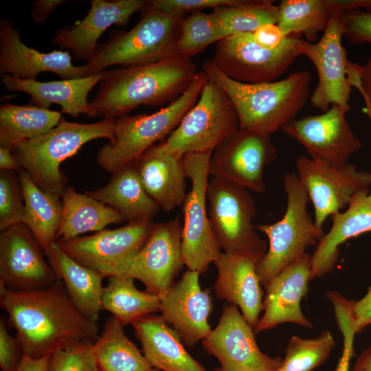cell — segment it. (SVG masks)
Listing matches in <instances>:
<instances>
[{
	"instance_id": "d4e9b609",
	"label": "cell",
	"mask_w": 371,
	"mask_h": 371,
	"mask_svg": "<svg viewBox=\"0 0 371 371\" xmlns=\"http://www.w3.org/2000/svg\"><path fill=\"white\" fill-rule=\"evenodd\" d=\"M104 76V70L81 78L43 82L5 75L2 77V83L7 91L29 94L30 105L49 109L52 104H58L62 113L73 117L80 114L95 116L87 97Z\"/></svg>"
},
{
	"instance_id": "f5cc1de1",
	"label": "cell",
	"mask_w": 371,
	"mask_h": 371,
	"mask_svg": "<svg viewBox=\"0 0 371 371\" xmlns=\"http://www.w3.org/2000/svg\"><path fill=\"white\" fill-rule=\"evenodd\" d=\"M0 169L18 172L22 170L12 151L4 147H0Z\"/></svg>"
},
{
	"instance_id": "7a4b0ae2",
	"label": "cell",
	"mask_w": 371,
	"mask_h": 371,
	"mask_svg": "<svg viewBox=\"0 0 371 371\" xmlns=\"http://www.w3.org/2000/svg\"><path fill=\"white\" fill-rule=\"evenodd\" d=\"M198 72L191 58L180 54L148 64L104 70L91 107L95 116L116 118L140 105L171 103L186 91Z\"/></svg>"
},
{
	"instance_id": "e0dca14e",
	"label": "cell",
	"mask_w": 371,
	"mask_h": 371,
	"mask_svg": "<svg viewBox=\"0 0 371 371\" xmlns=\"http://www.w3.org/2000/svg\"><path fill=\"white\" fill-rule=\"evenodd\" d=\"M346 114L340 107L333 104L322 114L294 119L280 130L302 145L311 157L343 167L362 146Z\"/></svg>"
},
{
	"instance_id": "484cf974",
	"label": "cell",
	"mask_w": 371,
	"mask_h": 371,
	"mask_svg": "<svg viewBox=\"0 0 371 371\" xmlns=\"http://www.w3.org/2000/svg\"><path fill=\"white\" fill-rule=\"evenodd\" d=\"M369 188L358 192L345 212L331 216L329 232L319 241L313 256L310 280L332 271L336 265L340 245L350 238L371 232V200Z\"/></svg>"
},
{
	"instance_id": "f907efd6",
	"label": "cell",
	"mask_w": 371,
	"mask_h": 371,
	"mask_svg": "<svg viewBox=\"0 0 371 371\" xmlns=\"http://www.w3.org/2000/svg\"><path fill=\"white\" fill-rule=\"evenodd\" d=\"M50 355L34 359L24 355L16 371H48Z\"/></svg>"
},
{
	"instance_id": "b9f144b4",
	"label": "cell",
	"mask_w": 371,
	"mask_h": 371,
	"mask_svg": "<svg viewBox=\"0 0 371 371\" xmlns=\"http://www.w3.org/2000/svg\"><path fill=\"white\" fill-rule=\"evenodd\" d=\"M24 200L19 179L12 171L0 172V230L22 222Z\"/></svg>"
},
{
	"instance_id": "83f0119b",
	"label": "cell",
	"mask_w": 371,
	"mask_h": 371,
	"mask_svg": "<svg viewBox=\"0 0 371 371\" xmlns=\"http://www.w3.org/2000/svg\"><path fill=\"white\" fill-rule=\"evenodd\" d=\"M135 162L145 190L161 209L170 212L183 205L187 194L183 158L154 145Z\"/></svg>"
},
{
	"instance_id": "7bdbcfd3",
	"label": "cell",
	"mask_w": 371,
	"mask_h": 371,
	"mask_svg": "<svg viewBox=\"0 0 371 371\" xmlns=\"http://www.w3.org/2000/svg\"><path fill=\"white\" fill-rule=\"evenodd\" d=\"M344 36L354 45H371V12L362 9L342 11Z\"/></svg>"
},
{
	"instance_id": "f6af8a7d",
	"label": "cell",
	"mask_w": 371,
	"mask_h": 371,
	"mask_svg": "<svg viewBox=\"0 0 371 371\" xmlns=\"http://www.w3.org/2000/svg\"><path fill=\"white\" fill-rule=\"evenodd\" d=\"M7 321L0 318V367L1 371H16L24 353L16 337L7 329Z\"/></svg>"
},
{
	"instance_id": "836d02e7",
	"label": "cell",
	"mask_w": 371,
	"mask_h": 371,
	"mask_svg": "<svg viewBox=\"0 0 371 371\" xmlns=\"http://www.w3.org/2000/svg\"><path fill=\"white\" fill-rule=\"evenodd\" d=\"M93 350L102 371H161L150 365L113 316L106 320Z\"/></svg>"
},
{
	"instance_id": "3957f363",
	"label": "cell",
	"mask_w": 371,
	"mask_h": 371,
	"mask_svg": "<svg viewBox=\"0 0 371 371\" xmlns=\"http://www.w3.org/2000/svg\"><path fill=\"white\" fill-rule=\"evenodd\" d=\"M209 80L223 89L236 110L239 128L271 135L295 119L310 94L311 74L306 70L269 82H237L222 73L211 59L203 65Z\"/></svg>"
},
{
	"instance_id": "f35d334b",
	"label": "cell",
	"mask_w": 371,
	"mask_h": 371,
	"mask_svg": "<svg viewBox=\"0 0 371 371\" xmlns=\"http://www.w3.org/2000/svg\"><path fill=\"white\" fill-rule=\"evenodd\" d=\"M222 39L212 13L193 12L183 21L178 51L181 55L191 58Z\"/></svg>"
},
{
	"instance_id": "9a60e30c",
	"label": "cell",
	"mask_w": 371,
	"mask_h": 371,
	"mask_svg": "<svg viewBox=\"0 0 371 371\" xmlns=\"http://www.w3.org/2000/svg\"><path fill=\"white\" fill-rule=\"evenodd\" d=\"M276 155L271 135L238 128L212 151L209 174L263 193L264 169Z\"/></svg>"
},
{
	"instance_id": "4316f807",
	"label": "cell",
	"mask_w": 371,
	"mask_h": 371,
	"mask_svg": "<svg viewBox=\"0 0 371 371\" xmlns=\"http://www.w3.org/2000/svg\"><path fill=\"white\" fill-rule=\"evenodd\" d=\"M142 352L150 365L161 371H207L193 359L175 330L161 315L150 314L132 324Z\"/></svg>"
},
{
	"instance_id": "d590c367",
	"label": "cell",
	"mask_w": 371,
	"mask_h": 371,
	"mask_svg": "<svg viewBox=\"0 0 371 371\" xmlns=\"http://www.w3.org/2000/svg\"><path fill=\"white\" fill-rule=\"evenodd\" d=\"M278 8L277 25L283 35L304 34L309 43L326 30L334 11L329 0H283Z\"/></svg>"
},
{
	"instance_id": "603a6c76",
	"label": "cell",
	"mask_w": 371,
	"mask_h": 371,
	"mask_svg": "<svg viewBox=\"0 0 371 371\" xmlns=\"http://www.w3.org/2000/svg\"><path fill=\"white\" fill-rule=\"evenodd\" d=\"M146 3L143 0H92L86 16L71 26L58 30L52 43L60 49H68L74 58L89 63L102 34L113 25L126 26Z\"/></svg>"
},
{
	"instance_id": "ffe728a7",
	"label": "cell",
	"mask_w": 371,
	"mask_h": 371,
	"mask_svg": "<svg viewBox=\"0 0 371 371\" xmlns=\"http://www.w3.org/2000/svg\"><path fill=\"white\" fill-rule=\"evenodd\" d=\"M199 274L188 269L160 297L161 317L188 347H194L212 331L208 317L213 300L208 290L201 288Z\"/></svg>"
},
{
	"instance_id": "60d3db41",
	"label": "cell",
	"mask_w": 371,
	"mask_h": 371,
	"mask_svg": "<svg viewBox=\"0 0 371 371\" xmlns=\"http://www.w3.org/2000/svg\"><path fill=\"white\" fill-rule=\"evenodd\" d=\"M48 371H102L93 343L74 341L50 355Z\"/></svg>"
},
{
	"instance_id": "cb8c5ba5",
	"label": "cell",
	"mask_w": 371,
	"mask_h": 371,
	"mask_svg": "<svg viewBox=\"0 0 371 371\" xmlns=\"http://www.w3.org/2000/svg\"><path fill=\"white\" fill-rule=\"evenodd\" d=\"M261 258L253 254L222 252L214 262L217 269L214 284L216 297L238 306L254 330L263 311V292L256 271Z\"/></svg>"
},
{
	"instance_id": "ba28073f",
	"label": "cell",
	"mask_w": 371,
	"mask_h": 371,
	"mask_svg": "<svg viewBox=\"0 0 371 371\" xmlns=\"http://www.w3.org/2000/svg\"><path fill=\"white\" fill-rule=\"evenodd\" d=\"M239 128L235 106L227 93L208 79L194 106L155 147L179 158L213 151Z\"/></svg>"
},
{
	"instance_id": "4fadbf2b",
	"label": "cell",
	"mask_w": 371,
	"mask_h": 371,
	"mask_svg": "<svg viewBox=\"0 0 371 371\" xmlns=\"http://www.w3.org/2000/svg\"><path fill=\"white\" fill-rule=\"evenodd\" d=\"M344 27L342 10L334 9L327 28L317 43L300 39V55L306 56L315 65L318 82L310 100L312 106L322 113L331 105L340 107L346 113L352 85L348 76L350 61L342 45Z\"/></svg>"
},
{
	"instance_id": "ee69618b",
	"label": "cell",
	"mask_w": 371,
	"mask_h": 371,
	"mask_svg": "<svg viewBox=\"0 0 371 371\" xmlns=\"http://www.w3.org/2000/svg\"><path fill=\"white\" fill-rule=\"evenodd\" d=\"M238 0H150L148 2L155 8L165 12L179 16L200 12L205 8L230 5Z\"/></svg>"
},
{
	"instance_id": "1f68e13d",
	"label": "cell",
	"mask_w": 371,
	"mask_h": 371,
	"mask_svg": "<svg viewBox=\"0 0 371 371\" xmlns=\"http://www.w3.org/2000/svg\"><path fill=\"white\" fill-rule=\"evenodd\" d=\"M63 215L57 240H65L88 232H99L109 225L126 221L122 214L74 188H65L61 194Z\"/></svg>"
},
{
	"instance_id": "277c9868",
	"label": "cell",
	"mask_w": 371,
	"mask_h": 371,
	"mask_svg": "<svg viewBox=\"0 0 371 371\" xmlns=\"http://www.w3.org/2000/svg\"><path fill=\"white\" fill-rule=\"evenodd\" d=\"M137 23L127 32H117L98 44L87 63L89 76L113 66L148 64L179 54L178 41L186 16L174 15L153 6L148 1Z\"/></svg>"
},
{
	"instance_id": "6da1fadb",
	"label": "cell",
	"mask_w": 371,
	"mask_h": 371,
	"mask_svg": "<svg viewBox=\"0 0 371 371\" xmlns=\"http://www.w3.org/2000/svg\"><path fill=\"white\" fill-rule=\"evenodd\" d=\"M0 306L15 329L24 355L34 359L74 341L94 343L100 335L97 322L78 309L61 280L24 291H10L0 284Z\"/></svg>"
},
{
	"instance_id": "5bb4252c",
	"label": "cell",
	"mask_w": 371,
	"mask_h": 371,
	"mask_svg": "<svg viewBox=\"0 0 371 371\" xmlns=\"http://www.w3.org/2000/svg\"><path fill=\"white\" fill-rule=\"evenodd\" d=\"M295 166L299 179L313 204L314 225L322 236L328 216L347 207L358 192L368 189L371 184V173L358 170L350 164L336 167L302 155L296 159Z\"/></svg>"
},
{
	"instance_id": "2e32d148",
	"label": "cell",
	"mask_w": 371,
	"mask_h": 371,
	"mask_svg": "<svg viewBox=\"0 0 371 371\" xmlns=\"http://www.w3.org/2000/svg\"><path fill=\"white\" fill-rule=\"evenodd\" d=\"M201 342L218 360L221 371H276L283 361L260 350L254 328L232 304L223 306L217 326Z\"/></svg>"
},
{
	"instance_id": "5b68a950",
	"label": "cell",
	"mask_w": 371,
	"mask_h": 371,
	"mask_svg": "<svg viewBox=\"0 0 371 371\" xmlns=\"http://www.w3.org/2000/svg\"><path fill=\"white\" fill-rule=\"evenodd\" d=\"M116 119L104 117L85 124L62 118L49 132L20 143L12 153L22 170L38 187L61 196L66 187L60 164L91 140L106 138L112 141Z\"/></svg>"
},
{
	"instance_id": "816d5d0a",
	"label": "cell",
	"mask_w": 371,
	"mask_h": 371,
	"mask_svg": "<svg viewBox=\"0 0 371 371\" xmlns=\"http://www.w3.org/2000/svg\"><path fill=\"white\" fill-rule=\"evenodd\" d=\"M330 3L333 8L342 11L363 8L371 12V0H330Z\"/></svg>"
},
{
	"instance_id": "db71d44e",
	"label": "cell",
	"mask_w": 371,
	"mask_h": 371,
	"mask_svg": "<svg viewBox=\"0 0 371 371\" xmlns=\"http://www.w3.org/2000/svg\"><path fill=\"white\" fill-rule=\"evenodd\" d=\"M350 371H371V344L358 356Z\"/></svg>"
},
{
	"instance_id": "c3c4849f",
	"label": "cell",
	"mask_w": 371,
	"mask_h": 371,
	"mask_svg": "<svg viewBox=\"0 0 371 371\" xmlns=\"http://www.w3.org/2000/svg\"><path fill=\"white\" fill-rule=\"evenodd\" d=\"M353 313L357 333L371 325V285L361 299L354 301Z\"/></svg>"
},
{
	"instance_id": "7402d4cb",
	"label": "cell",
	"mask_w": 371,
	"mask_h": 371,
	"mask_svg": "<svg viewBox=\"0 0 371 371\" xmlns=\"http://www.w3.org/2000/svg\"><path fill=\"white\" fill-rule=\"evenodd\" d=\"M311 256L306 252L282 270L265 288L264 313L254 329L258 333L283 323L311 328L313 324L301 309L308 292Z\"/></svg>"
},
{
	"instance_id": "d6986e66",
	"label": "cell",
	"mask_w": 371,
	"mask_h": 371,
	"mask_svg": "<svg viewBox=\"0 0 371 371\" xmlns=\"http://www.w3.org/2000/svg\"><path fill=\"white\" fill-rule=\"evenodd\" d=\"M154 225L152 221H131L119 228L57 240L56 244L76 262L100 270L135 256L146 243Z\"/></svg>"
},
{
	"instance_id": "681fc988",
	"label": "cell",
	"mask_w": 371,
	"mask_h": 371,
	"mask_svg": "<svg viewBox=\"0 0 371 371\" xmlns=\"http://www.w3.org/2000/svg\"><path fill=\"white\" fill-rule=\"evenodd\" d=\"M65 0H36L31 10V14L35 21L41 23L52 13L60 4L67 2Z\"/></svg>"
},
{
	"instance_id": "bcb514c9",
	"label": "cell",
	"mask_w": 371,
	"mask_h": 371,
	"mask_svg": "<svg viewBox=\"0 0 371 371\" xmlns=\"http://www.w3.org/2000/svg\"><path fill=\"white\" fill-rule=\"evenodd\" d=\"M348 76L352 87L358 89L364 100V111L371 113V58L362 66L351 63Z\"/></svg>"
},
{
	"instance_id": "8d00e7d4",
	"label": "cell",
	"mask_w": 371,
	"mask_h": 371,
	"mask_svg": "<svg viewBox=\"0 0 371 371\" xmlns=\"http://www.w3.org/2000/svg\"><path fill=\"white\" fill-rule=\"evenodd\" d=\"M212 14L222 38L251 33L267 23H277L279 8L272 1L238 0L233 5L216 8Z\"/></svg>"
},
{
	"instance_id": "11a10c76",
	"label": "cell",
	"mask_w": 371,
	"mask_h": 371,
	"mask_svg": "<svg viewBox=\"0 0 371 371\" xmlns=\"http://www.w3.org/2000/svg\"><path fill=\"white\" fill-rule=\"evenodd\" d=\"M367 113V115H368V117H370V119L371 120V113H368V112H365ZM368 197L369 199L371 200V192L369 193L368 194Z\"/></svg>"
},
{
	"instance_id": "e575fe53",
	"label": "cell",
	"mask_w": 371,
	"mask_h": 371,
	"mask_svg": "<svg viewBox=\"0 0 371 371\" xmlns=\"http://www.w3.org/2000/svg\"><path fill=\"white\" fill-rule=\"evenodd\" d=\"M134 280L124 275L110 276L102 295V310L111 313L124 326L160 310V297L139 290Z\"/></svg>"
},
{
	"instance_id": "f1b7e54d",
	"label": "cell",
	"mask_w": 371,
	"mask_h": 371,
	"mask_svg": "<svg viewBox=\"0 0 371 371\" xmlns=\"http://www.w3.org/2000/svg\"><path fill=\"white\" fill-rule=\"evenodd\" d=\"M123 215L126 221H152L160 207L145 190L135 162L112 174L104 186L85 192Z\"/></svg>"
},
{
	"instance_id": "74e56055",
	"label": "cell",
	"mask_w": 371,
	"mask_h": 371,
	"mask_svg": "<svg viewBox=\"0 0 371 371\" xmlns=\"http://www.w3.org/2000/svg\"><path fill=\"white\" fill-rule=\"evenodd\" d=\"M335 342L331 333L322 331L315 338H291L285 357L276 371H313L330 355Z\"/></svg>"
},
{
	"instance_id": "8fae6325",
	"label": "cell",
	"mask_w": 371,
	"mask_h": 371,
	"mask_svg": "<svg viewBox=\"0 0 371 371\" xmlns=\"http://www.w3.org/2000/svg\"><path fill=\"white\" fill-rule=\"evenodd\" d=\"M300 36H286L273 49L262 47L251 33H241L216 43L212 61L226 76L237 82H269L284 74L300 56Z\"/></svg>"
},
{
	"instance_id": "9f6ffc18",
	"label": "cell",
	"mask_w": 371,
	"mask_h": 371,
	"mask_svg": "<svg viewBox=\"0 0 371 371\" xmlns=\"http://www.w3.org/2000/svg\"><path fill=\"white\" fill-rule=\"evenodd\" d=\"M214 371H221L220 368H216Z\"/></svg>"
},
{
	"instance_id": "ab89813d",
	"label": "cell",
	"mask_w": 371,
	"mask_h": 371,
	"mask_svg": "<svg viewBox=\"0 0 371 371\" xmlns=\"http://www.w3.org/2000/svg\"><path fill=\"white\" fill-rule=\"evenodd\" d=\"M326 297L333 305L337 324L343 336V350L335 371H350L354 339L357 333L353 313L354 300L344 297L335 291H327Z\"/></svg>"
},
{
	"instance_id": "8992f818",
	"label": "cell",
	"mask_w": 371,
	"mask_h": 371,
	"mask_svg": "<svg viewBox=\"0 0 371 371\" xmlns=\"http://www.w3.org/2000/svg\"><path fill=\"white\" fill-rule=\"evenodd\" d=\"M208 78L199 71L186 91L165 108L148 115H124L116 119L114 139L96 156L98 164L114 173L135 161L154 144L169 135L197 102Z\"/></svg>"
},
{
	"instance_id": "4dcf8cb0",
	"label": "cell",
	"mask_w": 371,
	"mask_h": 371,
	"mask_svg": "<svg viewBox=\"0 0 371 371\" xmlns=\"http://www.w3.org/2000/svg\"><path fill=\"white\" fill-rule=\"evenodd\" d=\"M18 178L24 200L21 223L31 231L47 256L56 242L62 221L61 196L41 189L23 170Z\"/></svg>"
},
{
	"instance_id": "7dc6e473",
	"label": "cell",
	"mask_w": 371,
	"mask_h": 371,
	"mask_svg": "<svg viewBox=\"0 0 371 371\" xmlns=\"http://www.w3.org/2000/svg\"><path fill=\"white\" fill-rule=\"evenodd\" d=\"M254 41L262 47L273 49L283 42L284 36L277 23H267L252 32Z\"/></svg>"
},
{
	"instance_id": "52a82bcc",
	"label": "cell",
	"mask_w": 371,
	"mask_h": 371,
	"mask_svg": "<svg viewBox=\"0 0 371 371\" xmlns=\"http://www.w3.org/2000/svg\"><path fill=\"white\" fill-rule=\"evenodd\" d=\"M284 188L287 205L284 216L272 224H259L255 229L269 239V249L256 266L261 285L265 288L282 270L316 245L322 238L307 210L308 193L297 175H284Z\"/></svg>"
},
{
	"instance_id": "d6a6232c",
	"label": "cell",
	"mask_w": 371,
	"mask_h": 371,
	"mask_svg": "<svg viewBox=\"0 0 371 371\" xmlns=\"http://www.w3.org/2000/svg\"><path fill=\"white\" fill-rule=\"evenodd\" d=\"M62 118L61 111L4 103L0 106V147L12 151L20 143L49 132Z\"/></svg>"
},
{
	"instance_id": "f546056e",
	"label": "cell",
	"mask_w": 371,
	"mask_h": 371,
	"mask_svg": "<svg viewBox=\"0 0 371 371\" xmlns=\"http://www.w3.org/2000/svg\"><path fill=\"white\" fill-rule=\"evenodd\" d=\"M46 257L72 302L85 317L97 322L102 311V281L106 276L99 270L76 262L59 248L56 242Z\"/></svg>"
},
{
	"instance_id": "9c48e42d",
	"label": "cell",
	"mask_w": 371,
	"mask_h": 371,
	"mask_svg": "<svg viewBox=\"0 0 371 371\" xmlns=\"http://www.w3.org/2000/svg\"><path fill=\"white\" fill-rule=\"evenodd\" d=\"M207 201L212 229L225 253L263 257L267 243L256 232L255 200L246 188L218 177L208 181Z\"/></svg>"
},
{
	"instance_id": "30bf717a",
	"label": "cell",
	"mask_w": 371,
	"mask_h": 371,
	"mask_svg": "<svg viewBox=\"0 0 371 371\" xmlns=\"http://www.w3.org/2000/svg\"><path fill=\"white\" fill-rule=\"evenodd\" d=\"M212 152L186 154L183 157L191 189L183 203L181 252L185 265L200 274L218 258L221 247L207 214L209 164Z\"/></svg>"
},
{
	"instance_id": "7c38bea8",
	"label": "cell",
	"mask_w": 371,
	"mask_h": 371,
	"mask_svg": "<svg viewBox=\"0 0 371 371\" xmlns=\"http://www.w3.org/2000/svg\"><path fill=\"white\" fill-rule=\"evenodd\" d=\"M182 224L176 217L155 223L142 248L124 261L102 268L106 277L124 275L142 282L146 291L159 297L174 284L185 265L181 252Z\"/></svg>"
},
{
	"instance_id": "ac0fdd59",
	"label": "cell",
	"mask_w": 371,
	"mask_h": 371,
	"mask_svg": "<svg viewBox=\"0 0 371 371\" xmlns=\"http://www.w3.org/2000/svg\"><path fill=\"white\" fill-rule=\"evenodd\" d=\"M31 231L22 223L0 233V284L13 291L48 287L57 278Z\"/></svg>"
},
{
	"instance_id": "44dd1931",
	"label": "cell",
	"mask_w": 371,
	"mask_h": 371,
	"mask_svg": "<svg viewBox=\"0 0 371 371\" xmlns=\"http://www.w3.org/2000/svg\"><path fill=\"white\" fill-rule=\"evenodd\" d=\"M68 51L41 52L24 44L8 19L0 21V74L36 80L41 72H52L62 80L89 76L86 65L75 66Z\"/></svg>"
}]
</instances>
